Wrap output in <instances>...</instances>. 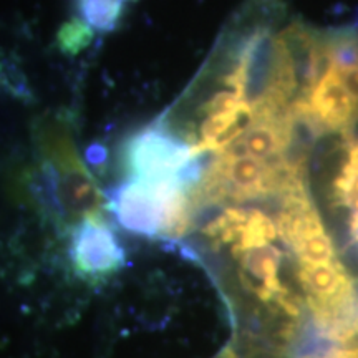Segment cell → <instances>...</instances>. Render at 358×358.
<instances>
[{"mask_svg":"<svg viewBox=\"0 0 358 358\" xmlns=\"http://www.w3.org/2000/svg\"><path fill=\"white\" fill-rule=\"evenodd\" d=\"M297 60L295 116L303 131L320 138L358 129V22L317 29L290 20Z\"/></svg>","mask_w":358,"mask_h":358,"instance_id":"1","label":"cell"},{"mask_svg":"<svg viewBox=\"0 0 358 358\" xmlns=\"http://www.w3.org/2000/svg\"><path fill=\"white\" fill-rule=\"evenodd\" d=\"M308 185L337 252L358 282V129L315 143Z\"/></svg>","mask_w":358,"mask_h":358,"instance_id":"2","label":"cell"},{"mask_svg":"<svg viewBox=\"0 0 358 358\" xmlns=\"http://www.w3.org/2000/svg\"><path fill=\"white\" fill-rule=\"evenodd\" d=\"M189 191L173 185L131 181L113 196V213L124 229L146 237H181L192 224Z\"/></svg>","mask_w":358,"mask_h":358,"instance_id":"3","label":"cell"},{"mask_svg":"<svg viewBox=\"0 0 358 358\" xmlns=\"http://www.w3.org/2000/svg\"><path fill=\"white\" fill-rule=\"evenodd\" d=\"M127 166L133 179L151 185H173L191 191L204 168L191 145L164 129H145L127 148Z\"/></svg>","mask_w":358,"mask_h":358,"instance_id":"4","label":"cell"},{"mask_svg":"<svg viewBox=\"0 0 358 358\" xmlns=\"http://www.w3.org/2000/svg\"><path fill=\"white\" fill-rule=\"evenodd\" d=\"M70 259L75 272L87 279L113 275L127 264L118 237L98 216L82 219L71 234Z\"/></svg>","mask_w":358,"mask_h":358,"instance_id":"5","label":"cell"},{"mask_svg":"<svg viewBox=\"0 0 358 358\" xmlns=\"http://www.w3.org/2000/svg\"><path fill=\"white\" fill-rule=\"evenodd\" d=\"M80 17L98 32H113L128 0H75Z\"/></svg>","mask_w":358,"mask_h":358,"instance_id":"6","label":"cell"},{"mask_svg":"<svg viewBox=\"0 0 358 358\" xmlns=\"http://www.w3.org/2000/svg\"><path fill=\"white\" fill-rule=\"evenodd\" d=\"M93 40V29L82 19H71L58 30L57 42L60 50L69 55H77L90 47Z\"/></svg>","mask_w":358,"mask_h":358,"instance_id":"7","label":"cell"},{"mask_svg":"<svg viewBox=\"0 0 358 358\" xmlns=\"http://www.w3.org/2000/svg\"><path fill=\"white\" fill-rule=\"evenodd\" d=\"M216 358H236V357H232V355H222V357H216Z\"/></svg>","mask_w":358,"mask_h":358,"instance_id":"8","label":"cell"}]
</instances>
